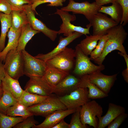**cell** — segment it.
Instances as JSON below:
<instances>
[{"mask_svg": "<svg viewBox=\"0 0 128 128\" xmlns=\"http://www.w3.org/2000/svg\"><path fill=\"white\" fill-rule=\"evenodd\" d=\"M4 61L5 72L11 77L18 80L24 75L22 51L16 49L10 50L6 54Z\"/></svg>", "mask_w": 128, "mask_h": 128, "instance_id": "7a4b0ae2", "label": "cell"}, {"mask_svg": "<svg viewBox=\"0 0 128 128\" xmlns=\"http://www.w3.org/2000/svg\"><path fill=\"white\" fill-rule=\"evenodd\" d=\"M49 96H44L31 93L24 90L18 100V102L28 107L41 102Z\"/></svg>", "mask_w": 128, "mask_h": 128, "instance_id": "83f0119b", "label": "cell"}, {"mask_svg": "<svg viewBox=\"0 0 128 128\" xmlns=\"http://www.w3.org/2000/svg\"><path fill=\"white\" fill-rule=\"evenodd\" d=\"M108 39L106 42L104 50L100 56L94 60L98 65L102 64L107 55L111 52L118 50L127 55L123 44L126 39L128 33L122 25L113 27L107 32Z\"/></svg>", "mask_w": 128, "mask_h": 128, "instance_id": "6da1fadb", "label": "cell"}, {"mask_svg": "<svg viewBox=\"0 0 128 128\" xmlns=\"http://www.w3.org/2000/svg\"><path fill=\"white\" fill-rule=\"evenodd\" d=\"M121 6L122 9L123 14L120 23L123 26L128 23V0H115Z\"/></svg>", "mask_w": 128, "mask_h": 128, "instance_id": "836d02e7", "label": "cell"}, {"mask_svg": "<svg viewBox=\"0 0 128 128\" xmlns=\"http://www.w3.org/2000/svg\"><path fill=\"white\" fill-rule=\"evenodd\" d=\"M69 124L63 119L54 126L52 128H69Z\"/></svg>", "mask_w": 128, "mask_h": 128, "instance_id": "b9f144b4", "label": "cell"}, {"mask_svg": "<svg viewBox=\"0 0 128 128\" xmlns=\"http://www.w3.org/2000/svg\"><path fill=\"white\" fill-rule=\"evenodd\" d=\"M128 114L125 112L117 116L107 126L108 128H118L127 118Z\"/></svg>", "mask_w": 128, "mask_h": 128, "instance_id": "8d00e7d4", "label": "cell"}, {"mask_svg": "<svg viewBox=\"0 0 128 128\" xmlns=\"http://www.w3.org/2000/svg\"><path fill=\"white\" fill-rule=\"evenodd\" d=\"M63 0V2H65L66 0Z\"/></svg>", "mask_w": 128, "mask_h": 128, "instance_id": "bcb514c9", "label": "cell"}, {"mask_svg": "<svg viewBox=\"0 0 128 128\" xmlns=\"http://www.w3.org/2000/svg\"><path fill=\"white\" fill-rule=\"evenodd\" d=\"M34 115L29 116L23 121L18 123L13 128H32L38 122L34 118Z\"/></svg>", "mask_w": 128, "mask_h": 128, "instance_id": "d590c367", "label": "cell"}, {"mask_svg": "<svg viewBox=\"0 0 128 128\" xmlns=\"http://www.w3.org/2000/svg\"><path fill=\"white\" fill-rule=\"evenodd\" d=\"M93 27V35H104L111 28L119 24L111 18L98 12L89 22Z\"/></svg>", "mask_w": 128, "mask_h": 128, "instance_id": "4fadbf2b", "label": "cell"}, {"mask_svg": "<svg viewBox=\"0 0 128 128\" xmlns=\"http://www.w3.org/2000/svg\"><path fill=\"white\" fill-rule=\"evenodd\" d=\"M95 2L99 6L103 5L110 3H112L115 1V0H95Z\"/></svg>", "mask_w": 128, "mask_h": 128, "instance_id": "7bdbcfd3", "label": "cell"}, {"mask_svg": "<svg viewBox=\"0 0 128 128\" xmlns=\"http://www.w3.org/2000/svg\"><path fill=\"white\" fill-rule=\"evenodd\" d=\"M110 6H101L98 12L109 15L111 18L119 24L120 23L122 18V9L119 4L115 1Z\"/></svg>", "mask_w": 128, "mask_h": 128, "instance_id": "484cf974", "label": "cell"}, {"mask_svg": "<svg viewBox=\"0 0 128 128\" xmlns=\"http://www.w3.org/2000/svg\"><path fill=\"white\" fill-rule=\"evenodd\" d=\"M126 65V68L123 70L122 72V75L125 81L128 83V58H124Z\"/></svg>", "mask_w": 128, "mask_h": 128, "instance_id": "ab89813d", "label": "cell"}, {"mask_svg": "<svg viewBox=\"0 0 128 128\" xmlns=\"http://www.w3.org/2000/svg\"><path fill=\"white\" fill-rule=\"evenodd\" d=\"M107 39L108 36L106 34L103 35L99 40L96 47L90 55L91 60L94 61L100 56L104 50Z\"/></svg>", "mask_w": 128, "mask_h": 128, "instance_id": "1f68e13d", "label": "cell"}, {"mask_svg": "<svg viewBox=\"0 0 128 128\" xmlns=\"http://www.w3.org/2000/svg\"><path fill=\"white\" fill-rule=\"evenodd\" d=\"M101 71H97L88 74L89 78L91 82L108 94L116 79L118 74L107 75L103 74Z\"/></svg>", "mask_w": 128, "mask_h": 128, "instance_id": "5bb4252c", "label": "cell"}, {"mask_svg": "<svg viewBox=\"0 0 128 128\" xmlns=\"http://www.w3.org/2000/svg\"><path fill=\"white\" fill-rule=\"evenodd\" d=\"M78 87L87 88L88 91V97L89 99H101L107 97L108 94L100 89L90 81L88 74L83 75L80 77Z\"/></svg>", "mask_w": 128, "mask_h": 128, "instance_id": "d6986e66", "label": "cell"}, {"mask_svg": "<svg viewBox=\"0 0 128 128\" xmlns=\"http://www.w3.org/2000/svg\"><path fill=\"white\" fill-rule=\"evenodd\" d=\"M77 109H67L55 111L46 116L42 123L35 125L32 128H52L65 117L73 114Z\"/></svg>", "mask_w": 128, "mask_h": 128, "instance_id": "e0dca14e", "label": "cell"}, {"mask_svg": "<svg viewBox=\"0 0 128 128\" xmlns=\"http://www.w3.org/2000/svg\"><path fill=\"white\" fill-rule=\"evenodd\" d=\"M31 4H25L23 6V9L26 13L29 23L33 29L42 32L52 41H54L57 38L58 31L49 28L36 17L35 11L31 8Z\"/></svg>", "mask_w": 128, "mask_h": 128, "instance_id": "7c38bea8", "label": "cell"}, {"mask_svg": "<svg viewBox=\"0 0 128 128\" xmlns=\"http://www.w3.org/2000/svg\"><path fill=\"white\" fill-rule=\"evenodd\" d=\"M80 78L69 74L55 86L53 93L58 96L67 94L78 87Z\"/></svg>", "mask_w": 128, "mask_h": 128, "instance_id": "2e32d148", "label": "cell"}, {"mask_svg": "<svg viewBox=\"0 0 128 128\" xmlns=\"http://www.w3.org/2000/svg\"><path fill=\"white\" fill-rule=\"evenodd\" d=\"M2 62L0 59V88L1 87L2 81L5 77V73L4 64H2Z\"/></svg>", "mask_w": 128, "mask_h": 128, "instance_id": "60d3db41", "label": "cell"}, {"mask_svg": "<svg viewBox=\"0 0 128 128\" xmlns=\"http://www.w3.org/2000/svg\"><path fill=\"white\" fill-rule=\"evenodd\" d=\"M1 87L3 89L8 91L18 100L24 90L21 88L18 80L11 78L5 72Z\"/></svg>", "mask_w": 128, "mask_h": 128, "instance_id": "44dd1931", "label": "cell"}, {"mask_svg": "<svg viewBox=\"0 0 128 128\" xmlns=\"http://www.w3.org/2000/svg\"><path fill=\"white\" fill-rule=\"evenodd\" d=\"M80 107L73 113L69 124V128H86V125L81 122L80 116Z\"/></svg>", "mask_w": 128, "mask_h": 128, "instance_id": "d6a6232c", "label": "cell"}, {"mask_svg": "<svg viewBox=\"0 0 128 128\" xmlns=\"http://www.w3.org/2000/svg\"><path fill=\"white\" fill-rule=\"evenodd\" d=\"M103 108L95 100H91L81 106L80 110V116L82 123L88 124L94 128H98V118L103 114Z\"/></svg>", "mask_w": 128, "mask_h": 128, "instance_id": "5b68a950", "label": "cell"}, {"mask_svg": "<svg viewBox=\"0 0 128 128\" xmlns=\"http://www.w3.org/2000/svg\"><path fill=\"white\" fill-rule=\"evenodd\" d=\"M28 108L33 115L45 117L55 111L67 109L58 97L51 96L41 102Z\"/></svg>", "mask_w": 128, "mask_h": 128, "instance_id": "ba28073f", "label": "cell"}, {"mask_svg": "<svg viewBox=\"0 0 128 128\" xmlns=\"http://www.w3.org/2000/svg\"><path fill=\"white\" fill-rule=\"evenodd\" d=\"M6 115L13 117H21L25 118L33 115L29 110L28 107L18 102L8 108Z\"/></svg>", "mask_w": 128, "mask_h": 128, "instance_id": "f1b7e54d", "label": "cell"}, {"mask_svg": "<svg viewBox=\"0 0 128 128\" xmlns=\"http://www.w3.org/2000/svg\"><path fill=\"white\" fill-rule=\"evenodd\" d=\"M2 90L3 93L0 98V112L6 115L8 108L17 103L18 100L8 91L5 89Z\"/></svg>", "mask_w": 128, "mask_h": 128, "instance_id": "f546056e", "label": "cell"}, {"mask_svg": "<svg viewBox=\"0 0 128 128\" xmlns=\"http://www.w3.org/2000/svg\"><path fill=\"white\" fill-rule=\"evenodd\" d=\"M12 10V6L6 0H0V12L9 14Z\"/></svg>", "mask_w": 128, "mask_h": 128, "instance_id": "74e56055", "label": "cell"}, {"mask_svg": "<svg viewBox=\"0 0 128 128\" xmlns=\"http://www.w3.org/2000/svg\"><path fill=\"white\" fill-rule=\"evenodd\" d=\"M40 32L38 31L33 29L29 23L24 25L22 27L16 50L20 51L25 50L28 42L35 35Z\"/></svg>", "mask_w": 128, "mask_h": 128, "instance_id": "cb8c5ba5", "label": "cell"}, {"mask_svg": "<svg viewBox=\"0 0 128 128\" xmlns=\"http://www.w3.org/2000/svg\"><path fill=\"white\" fill-rule=\"evenodd\" d=\"M1 30L0 36V52L5 47L6 36L12 25V15L0 13Z\"/></svg>", "mask_w": 128, "mask_h": 128, "instance_id": "4316f807", "label": "cell"}, {"mask_svg": "<svg viewBox=\"0 0 128 128\" xmlns=\"http://www.w3.org/2000/svg\"><path fill=\"white\" fill-rule=\"evenodd\" d=\"M62 0H37L31 4L32 9L36 12V8L38 5L45 3H49L47 6H62L63 5Z\"/></svg>", "mask_w": 128, "mask_h": 128, "instance_id": "e575fe53", "label": "cell"}, {"mask_svg": "<svg viewBox=\"0 0 128 128\" xmlns=\"http://www.w3.org/2000/svg\"><path fill=\"white\" fill-rule=\"evenodd\" d=\"M12 6L21 7L25 4H32L30 0H6Z\"/></svg>", "mask_w": 128, "mask_h": 128, "instance_id": "f35d334b", "label": "cell"}, {"mask_svg": "<svg viewBox=\"0 0 128 128\" xmlns=\"http://www.w3.org/2000/svg\"><path fill=\"white\" fill-rule=\"evenodd\" d=\"M124 107L112 103L109 104L108 110L106 114L98 118V128H104L120 114L125 112Z\"/></svg>", "mask_w": 128, "mask_h": 128, "instance_id": "ac0fdd59", "label": "cell"}, {"mask_svg": "<svg viewBox=\"0 0 128 128\" xmlns=\"http://www.w3.org/2000/svg\"><path fill=\"white\" fill-rule=\"evenodd\" d=\"M103 35H86V37L77 45L86 55H90L98 43V41Z\"/></svg>", "mask_w": 128, "mask_h": 128, "instance_id": "d4e9b609", "label": "cell"}, {"mask_svg": "<svg viewBox=\"0 0 128 128\" xmlns=\"http://www.w3.org/2000/svg\"><path fill=\"white\" fill-rule=\"evenodd\" d=\"M75 50L66 47L54 56L46 61L47 65L69 72L75 64Z\"/></svg>", "mask_w": 128, "mask_h": 128, "instance_id": "9c48e42d", "label": "cell"}, {"mask_svg": "<svg viewBox=\"0 0 128 128\" xmlns=\"http://www.w3.org/2000/svg\"><path fill=\"white\" fill-rule=\"evenodd\" d=\"M69 74V72L47 65L46 71L42 77L54 87Z\"/></svg>", "mask_w": 128, "mask_h": 128, "instance_id": "ffe728a7", "label": "cell"}, {"mask_svg": "<svg viewBox=\"0 0 128 128\" xmlns=\"http://www.w3.org/2000/svg\"><path fill=\"white\" fill-rule=\"evenodd\" d=\"M3 91L1 87L0 88V98L2 96L3 93Z\"/></svg>", "mask_w": 128, "mask_h": 128, "instance_id": "ee69618b", "label": "cell"}, {"mask_svg": "<svg viewBox=\"0 0 128 128\" xmlns=\"http://www.w3.org/2000/svg\"><path fill=\"white\" fill-rule=\"evenodd\" d=\"M54 14L59 15L63 22L60 27V29L58 31V34L63 33L66 37L71 35L75 32L81 33L85 35L90 34V29L91 26L89 24L86 26L87 28H84L74 25L71 23V21L73 22L76 20V17L74 14L71 15L68 12L57 9Z\"/></svg>", "mask_w": 128, "mask_h": 128, "instance_id": "8992f818", "label": "cell"}, {"mask_svg": "<svg viewBox=\"0 0 128 128\" xmlns=\"http://www.w3.org/2000/svg\"><path fill=\"white\" fill-rule=\"evenodd\" d=\"M23 6L19 8L12 6L11 27L15 30L21 28L24 25L29 23L26 13L23 9Z\"/></svg>", "mask_w": 128, "mask_h": 128, "instance_id": "603a6c76", "label": "cell"}, {"mask_svg": "<svg viewBox=\"0 0 128 128\" xmlns=\"http://www.w3.org/2000/svg\"><path fill=\"white\" fill-rule=\"evenodd\" d=\"M83 35L81 33L75 32H73L71 35L65 37L61 36L59 38L58 44L51 51L46 54H39L34 57L46 61L62 51L71 42Z\"/></svg>", "mask_w": 128, "mask_h": 128, "instance_id": "9a60e30c", "label": "cell"}, {"mask_svg": "<svg viewBox=\"0 0 128 128\" xmlns=\"http://www.w3.org/2000/svg\"><path fill=\"white\" fill-rule=\"evenodd\" d=\"M25 87L24 90L28 92L39 95L49 96L53 93L54 87L43 78L32 76Z\"/></svg>", "mask_w": 128, "mask_h": 128, "instance_id": "8fae6325", "label": "cell"}, {"mask_svg": "<svg viewBox=\"0 0 128 128\" xmlns=\"http://www.w3.org/2000/svg\"><path fill=\"white\" fill-rule=\"evenodd\" d=\"M31 1L32 4L35 1H36L37 0H30Z\"/></svg>", "mask_w": 128, "mask_h": 128, "instance_id": "f6af8a7d", "label": "cell"}, {"mask_svg": "<svg viewBox=\"0 0 128 128\" xmlns=\"http://www.w3.org/2000/svg\"><path fill=\"white\" fill-rule=\"evenodd\" d=\"M22 52L24 75L28 77H43L47 67L46 61L32 56L25 50Z\"/></svg>", "mask_w": 128, "mask_h": 128, "instance_id": "277c9868", "label": "cell"}, {"mask_svg": "<svg viewBox=\"0 0 128 128\" xmlns=\"http://www.w3.org/2000/svg\"><path fill=\"white\" fill-rule=\"evenodd\" d=\"M100 7L95 1L91 3L87 1L78 3L75 2L73 0H69L67 5L62 8L61 9L68 12H72L73 14H82L90 22L98 12Z\"/></svg>", "mask_w": 128, "mask_h": 128, "instance_id": "30bf717a", "label": "cell"}, {"mask_svg": "<svg viewBox=\"0 0 128 128\" xmlns=\"http://www.w3.org/2000/svg\"><path fill=\"white\" fill-rule=\"evenodd\" d=\"M25 119L21 117H13L0 112V128H11Z\"/></svg>", "mask_w": 128, "mask_h": 128, "instance_id": "4dcf8cb0", "label": "cell"}, {"mask_svg": "<svg viewBox=\"0 0 128 128\" xmlns=\"http://www.w3.org/2000/svg\"><path fill=\"white\" fill-rule=\"evenodd\" d=\"M75 50V65L73 73L80 77L89 74L97 71H101L105 69L103 65H96L91 61L90 58L85 55L77 46Z\"/></svg>", "mask_w": 128, "mask_h": 128, "instance_id": "3957f363", "label": "cell"}, {"mask_svg": "<svg viewBox=\"0 0 128 128\" xmlns=\"http://www.w3.org/2000/svg\"><path fill=\"white\" fill-rule=\"evenodd\" d=\"M87 88L78 87L69 93L58 96L61 102L68 110H76L91 100L88 97Z\"/></svg>", "mask_w": 128, "mask_h": 128, "instance_id": "52a82bcc", "label": "cell"}, {"mask_svg": "<svg viewBox=\"0 0 128 128\" xmlns=\"http://www.w3.org/2000/svg\"><path fill=\"white\" fill-rule=\"evenodd\" d=\"M22 29V28L17 30L14 29L11 27L10 28L7 35L8 38L7 44L4 49L0 52V59L2 61H4L9 51L16 49Z\"/></svg>", "mask_w": 128, "mask_h": 128, "instance_id": "7402d4cb", "label": "cell"}]
</instances>
